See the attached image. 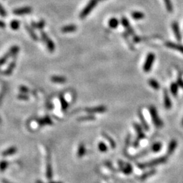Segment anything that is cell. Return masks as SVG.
Listing matches in <instances>:
<instances>
[{"label": "cell", "instance_id": "cb8c5ba5", "mask_svg": "<svg viewBox=\"0 0 183 183\" xmlns=\"http://www.w3.org/2000/svg\"><path fill=\"white\" fill-rule=\"evenodd\" d=\"M162 148V144L160 142H157V143H153L151 147H150V150L153 153H158L161 150Z\"/></svg>", "mask_w": 183, "mask_h": 183}, {"label": "cell", "instance_id": "603a6c76", "mask_svg": "<svg viewBox=\"0 0 183 183\" xmlns=\"http://www.w3.org/2000/svg\"><path fill=\"white\" fill-rule=\"evenodd\" d=\"M38 123L40 126H46V125H51L52 124V121L51 120V119H50V117L48 116H46L45 117L42 118V119H40L39 121H38Z\"/></svg>", "mask_w": 183, "mask_h": 183}, {"label": "cell", "instance_id": "d4e9b609", "mask_svg": "<svg viewBox=\"0 0 183 183\" xmlns=\"http://www.w3.org/2000/svg\"><path fill=\"white\" fill-rule=\"evenodd\" d=\"M131 15L132 17L133 18L134 20H137L143 19L144 18V14L143 12H138V11L132 12Z\"/></svg>", "mask_w": 183, "mask_h": 183}, {"label": "cell", "instance_id": "8992f818", "mask_svg": "<svg viewBox=\"0 0 183 183\" xmlns=\"http://www.w3.org/2000/svg\"><path fill=\"white\" fill-rule=\"evenodd\" d=\"M118 166L119 167V170L126 175L131 174L133 172V168L129 163L123 161L122 160L118 161Z\"/></svg>", "mask_w": 183, "mask_h": 183}, {"label": "cell", "instance_id": "d6986e66", "mask_svg": "<svg viewBox=\"0 0 183 183\" xmlns=\"http://www.w3.org/2000/svg\"><path fill=\"white\" fill-rule=\"evenodd\" d=\"M17 152V149L15 147H12L8 148V149L5 150L4 151H3L2 153V155L4 156V157H7V156H10V155H12Z\"/></svg>", "mask_w": 183, "mask_h": 183}, {"label": "cell", "instance_id": "83f0119b", "mask_svg": "<svg viewBox=\"0 0 183 183\" xmlns=\"http://www.w3.org/2000/svg\"><path fill=\"white\" fill-rule=\"evenodd\" d=\"M15 67H16V62L15 61L12 62L10 65H9V67H8V69L6 70H5V71H4V73L5 75H10L11 73H12L13 70L14 69V68H15Z\"/></svg>", "mask_w": 183, "mask_h": 183}, {"label": "cell", "instance_id": "74e56055", "mask_svg": "<svg viewBox=\"0 0 183 183\" xmlns=\"http://www.w3.org/2000/svg\"><path fill=\"white\" fill-rule=\"evenodd\" d=\"M19 22L18 20H13L12 22L10 23V27L13 29V30H17L19 27Z\"/></svg>", "mask_w": 183, "mask_h": 183}, {"label": "cell", "instance_id": "484cf974", "mask_svg": "<svg viewBox=\"0 0 183 183\" xmlns=\"http://www.w3.org/2000/svg\"><path fill=\"white\" fill-rule=\"evenodd\" d=\"M108 24L111 28L116 29L118 25H119V20H118L116 18H112V19H111L109 20Z\"/></svg>", "mask_w": 183, "mask_h": 183}, {"label": "cell", "instance_id": "f546056e", "mask_svg": "<svg viewBox=\"0 0 183 183\" xmlns=\"http://www.w3.org/2000/svg\"><path fill=\"white\" fill-rule=\"evenodd\" d=\"M170 91L171 93L173 96H176L178 94V85L177 83H172L170 85Z\"/></svg>", "mask_w": 183, "mask_h": 183}, {"label": "cell", "instance_id": "ffe728a7", "mask_svg": "<svg viewBox=\"0 0 183 183\" xmlns=\"http://www.w3.org/2000/svg\"><path fill=\"white\" fill-rule=\"evenodd\" d=\"M86 154V149H85V147L84 145V144L81 143L79 144L78 147V157L79 158L83 157Z\"/></svg>", "mask_w": 183, "mask_h": 183}, {"label": "cell", "instance_id": "2e32d148", "mask_svg": "<svg viewBox=\"0 0 183 183\" xmlns=\"http://www.w3.org/2000/svg\"><path fill=\"white\" fill-rule=\"evenodd\" d=\"M156 172H157V171H156L155 169H152V170H150L149 171H147V172H144V174H142L140 176L139 179L142 181H145L146 179L150 178V177H151L153 175H155L156 174Z\"/></svg>", "mask_w": 183, "mask_h": 183}, {"label": "cell", "instance_id": "e0dca14e", "mask_svg": "<svg viewBox=\"0 0 183 183\" xmlns=\"http://www.w3.org/2000/svg\"><path fill=\"white\" fill-rule=\"evenodd\" d=\"M31 12V8L29 7H26V8L16 9V10L14 11V14H16V15H22V14H29Z\"/></svg>", "mask_w": 183, "mask_h": 183}, {"label": "cell", "instance_id": "5b68a950", "mask_svg": "<svg viewBox=\"0 0 183 183\" xmlns=\"http://www.w3.org/2000/svg\"><path fill=\"white\" fill-rule=\"evenodd\" d=\"M155 59V56L153 53H149L148 55L147 56L145 62H144L143 65V70L145 73H149L150 69H152V67L153 65Z\"/></svg>", "mask_w": 183, "mask_h": 183}, {"label": "cell", "instance_id": "277c9868", "mask_svg": "<svg viewBox=\"0 0 183 183\" xmlns=\"http://www.w3.org/2000/svg\"><path fill=\"white\" fill-rule=\"evenodd\" d=\"M134 129H136V131L137 138L134 142L133 146L135 147V148H138L140 144V141L141 140L144 139V138H145L146 136L143 130V127L140 126L139 124H138L136 123H134Z\"/></svg>", "mask_w": 183, "mask_h": 183}, {"label": "cell", "instance_id": "7c38bea8", "mask_svg": "<svg viewBox=\"0 0 183 183\" xmlns=\"http://www.w3.org/2000/svg\"><path fill=\"white\" fill-rule=\"evenodd\" d=\"M164 99L165 108L167 109H170L172 107V101H171L170 96L166 90H164Z\"/></svg>", "mask_w": 183, "mask_h": 183}, {"label": "cell", "instance_id": "ba28073f", "mask_svg": "<svg viewBox=\"0 0 183 183\" xmlns=\"http://www.w3.org/2000/svg\"><path fill=\"white\" fill-rule=\"evenodd\" d=\"M107 109L105 106H98V107L86 108L85 109V111H86L88 113L94 114V113H105V112L107 111Z\"/></svg>", "mask_w": 183, "mask_h": 183}, {"label": "cell", "instance_id": "bcb514c9", "mask_svg": "<svg viewBox=\"0 0 183 183\" xmlns=\"http://www.w3.org/2000/svg\"><path fill=\"white\" fill-rule=\"evenodd\" d=\"M4 26H5L4 22L0 21V27H4Z\"/></svg>", "mask_w": 183, "mask_h": 183}, {"label": "cell", "instance_id": "7dc6e473", "mask_svg": "<svg viewBox=\"0 0 183 183\" xmlns=\"http://www.w3.org/2000/svg\"><path fill=\"white\" fill-rule=\"evenodd\" d=\"M49 183H63V182H52V181H51V182H50Z\"/></svg>", "mask_w": 183, "mask_h": 183}, {"label": "cell", "instance_id": "60d3db41", "mask_svg": "<svg viewBox=\"0 0 183 183\" xmlns=\"http://www.w3.org/2000/svg\"><path fill=\"white\" fill-rule=\"evenodd\" d=\"M105 165L107 167H109V169H111V170H112V171H116V169H115V167H113V165H112V164L111 163L110 161H105Z\"/></svg>", "mask_w": 183, "mask_h": 183}, {"label": "cell", "instance_id": "4316f807", "mask_svg": "<svg viewBox=\"0 0 183 183\" xmlns=\"http://www.w3.org/2000/svg\"><path fill=\"white\" fill-rule=\"evenodd\" d=\"M59 100H60V104H61V108L63 109V111H66L68 107H69V104H68V102H67V100H65V98H64V96L63 95H60L59 96Z\"/></svg>", "mask_w": 183, "mask_h": 183}, {"label": "cell", "instance_id": "7a4b0ae2", "mask_svg": "<svg viewBox=\"0 0 183 183\" xmlns=\"http://www.w3.org/2000/svg\"><path fill=\"white\" fill-rule=\"evenodd\" d=\"M149 113L150 115V117H151V119L153 123L155 126L156 128H161L163 127L164 126V123L162 122L161 119H160V117H159V115L157 113V109L155 107H150L149 109Z\"/></svg>", "mask_w": 183, "mask_h": 183}, {"label": "cell", "instance_id": "d590c367", "mask_svg": "<svg viewBox=\"0 0 183 183\" xmlns=\"http://www.w3.org/2000/svg\"><path fill=\"white\" fill-rule=\"evenodd\" d=\"M10 57V54H9L8 52H7L6 54L3 56V57L1 58H0V67H1L3 65V64L6 63L8 59Z\"/></svg>", "mask_w": 183, "mask_h": 183}, {"label": "cell", "instance_id": "8d00e7d4", "mask_svg": "<svg viewBox=\"0 0 183 183\" xmlns=\"http://www.w3.org/2000/svg\"><path fill=\"white\" fill-rule=\"evenodd\" d=\"M26 31H28V32L29 33V35H30V36L32 37V39H33L35 41H37V36L34 33V31H33V29L29 27V26H26Z\"/></svg>", "mask_w": 183, "mask_h": 183}, {"label": "cell", "instance_id": "b9f144b4", "mask_svg": "<svg viewBox=\"0 0 183 183\" xmlns=\"http://www.w3.org/2000/svg\"><path fill=\"white\" fill-rule=\"evenodd\" d=\"M19 90L20 92H21V93H23V94H26L27 92H29V91L28 88H26L25 86H20Z\"/></svg>", "mask_w": 183, "mask_h": 183}, {"label": "cell", "instance_id": "44dd1931", "mask_svg": "<svg viewBox=\"0 0 183 183\" xmlns=\"http://www.w3.org/2000/svg\"><path fill=\"white\" fill-rule=\"evenodd\" d=\"M102 136L104 137L105 139L109 142V144H110V146H111V147L112 149L116 148V142H115V140L110 136H109V134H107V133H105V132H102Z\"/></svg>", "mask_w": 183, "mask_h": 183}, {"label": "cell", "instance_id": "ab89813d", "mask_svg": "<svg viewBox=\"0 0 183 183\" xmlns=\"http://www.w3.org/2000/svg\"><path fill=\"white\" fill-rule=\"evenodd\" d=\"M17 98H18V99L22 100H29V96L27 95H26V94H23V93H21V94H20L19 95H18Z\"/></svg>", "mask_w": 183, "mask_h": 183}, {"label": "cell", "instance_id": "4dcf8cb0", "mask_svg": "<svg viewBox=\"0 0 183 183\" xmlns=\"http://www.w3.org/2000/svg\"><path fill=\"white\" fill-rule=\"evenodd\" d=\"M19 50H20V48L19 46H14L13 47H12L8 52L9 53V54H10V57H13V56H15L16 54H17L18 52H19Z\"/></svg>", "mask_w": 183, "mask_h": 183}, {"label": "cell", "instance_id": "c3c4849f", "mask_svg": "<svg viewBox=\"0 0 183 183\" xmlns=\"http://www.w3.org/2000/svg\"><path fill=\"white\" fill-rule=\"evenodd\" d=\"M182 126H183V119H182Z\"/></svg>", "mask_w": 183, "mask_h": 183}, {"label": "cell", "instance_id": "f6af8a7d", "mask_svg": "<svg viewBox=\"0 0 183 183\" xmlns=\"http://www.w3.org/2000/svg\"><path fill=\"white\" fill-rule=\"evenodd\" d=\"M2 182L3 183H12L9 181H8V180H6V179H2Z\"/></svg>", "mask_w": 183, "mask_h": 183}, {"label": "cell", "instance_id": "ac0fdd59", "mask_svg": "<svg viewBox=\"0 0 183 183\" xmlns=\"http://www.w3.org/2000/svg\"><path fill=\"white\" fill-rule=\"evenodd\" d=\"M51 81L55 84H64L67 81V79L63 76H52Z\"/></svg>", "mask_w": 183, "mask_h": 183}, {"label": "cell", "instance_id": "ee69618b", "mask_svg": "<svg viewBox=\"0 0 183 183\" xmlns=\"http://www.w3.org/2000/svg\"><path fill=\"white\" fill-rule=\"evenodd\" d=\"M177 84H178V86L181 88H183V80L181 78H178V81H177Z\"/></svg>", "mask_w": 183, "mask_h": 183}, {"label": "cell", "instance_id": "8fae6325", "mask_svg": "<svg viewBox=\"0 0 183 183\" xmlns=\"http://www.w3.org/2000/svg\"><path fill=\"white\" fill-rule=\"evenodd\" d=\"M53 176L52 172V167L51 164V161H50V155H48L47 157V165H46V177L47 178L50 180L52 179Z\"/></svg>", "mask_w": 183, "mask_h": 183}, {"label": "cell", "instance_id": "f1b7e54d", "mask_svg": "<svg viewBox=\"0 0 183 183\" xmlns=\"http://www.w3.org/2000/svg\"><path fill=\"white\" fill-rule=\"evenodd\" d=\"M149 84L151 88H153L154 90H157L159 89L160 88V85H159V84L158 83L157 81H156L154 79H150L149 81Z\"/></svg>", "mask_w": 183, "mask_h": 183}, {"label": "cell", "instance_id": "3957f363", "mask_svg": "<svg viewBox=\"0 0 183 183\" xmlns=\"http://www.w3.org/2000/svg\"><path fill=\"white\" fill-rule=\"evenodd\" d=\"M98 2V0H90L89 3L86 5V6H85L83 9V10L81 12L80 14H79V18H80L81 19H84L87 16L89 15L91 12L96 7Z\"/></svg>", "mask_w": 183, "mask_h": 183}, {"label": "cell", "instance_id": "30bf717a", "mask_svg": "<svg viewBox=\"0 0 183 183\" xmlns=\"http://www.w3.org/2000/svg\"><path fill=\"white\" fill-rule=\"evenodd\" d=\"M121 22H122V25L124 26L129 35H134V31L133 30V29H132L130 24H129L128 20L127 19L126 17H123L122 20H121Z\"/></svg>", "mask_w": 183, "mask_h": 183}, {"label": "cell", "instance_id": "d6a6232c", "mask_svg": "<svg viewBox=\"0 0 183 183\" xmlns=\"http://www.w3.org/2000/svg\"><path fill=\"white\" fill-rule=\"evenodd\" d=\"M98 147L100 151L102 153L107 152L108 150V147L107 146V144L103 143V142H100L98 144Z\"/></svg>", "mask_w": 183, "mask_h": 183}, {"label": "cell", "instance_id": "5bb4252c", "mask_svg": "<svg viewBox=\"0 0 183 183\" xmlns=\"http://www.w3.org/2000/svg\"><path fill=\"white\" fill-rule=\"evenodd\" d=\"M166 46L167 47V48L173 49V50H177V51L181 52L183 54V46L181 45V44H178L176 43L169 42L166 43Z\"/></svg>", "mask_w": 183, "mask_h": 183}, {"label": "cell", "instance_id": "4fadbf2b", "mask_svg": "<svg viewBox=\"0 0 183 183\" xmlns=\"http://www.w3.org/2000/svg\"><path fill=\"white\" fill-rule=\"evenodd\" d=\"M177 141L176 140H172L167 147V155H172L174 152L175 151V150L177 147Z\"/></svg>", "mask_w": 183, "mask_h": 183}, {"label": "cell", "instance_id": "7402d4cb", "mask_svg": "<svg viewBox=\"0 0 183 183\" xmlns=\"http://www.w3.org/2000/svg\"><path fill=\"white\" fill-rule=\"evenodd\" d=\"M77 30V26L74 25H69L63 26L61 29V31L63 33H71V32H74Z\"/></svg>", "mask_w": 183, "mask_h": 183}, {"label": "cell", "instance_id": "9c48e42d", "mask_svg": "<svg viewBox=\"0 0 183 183\" xmlns=\"http://www.w3.org/2000/svg\"><path fill=\"white\" fill-rule=\"evenodd\" d=\"M172 28L174 33L175 37L176 38V40L178 41V42H181L182 40V35L181 33V30H180V27L179 25L177 22H173L172 24Z\"/></svg>", "mask_w": 183, "mask_h": 183}, {"label": "cell", "instance_id": "681fc988", "mask_svg": "<svg viewBox=\"0 0 183 183\" xmlns=\"http://www.w3.org/2000/svg\"><path fill=\"white\" fill-rule=\"evenodd\" d=\"M0 123H1V118H0Z\"/></svg>", "mask_w": 183, "mask_h": 183}, {"label": "cell", "instance_id": "e575fe53", "mask_svg": "<svg viewBox=\"0 0 183 183\" xmlns=\"http://www.w3.org/2000/svg\"><path fill=\"white\" fill-rule=\"evenodd\" d=\"M164 3L165 5H166L167 10L170 12H172L173 10V6L172 2H171V0H164Z\"/></svg>", "mask_w": 183, "mask_h": 183}, {"label": "cell", "instance_id": "6da1fadb", "mask_svg": "<svg viewBox=\"0 0 183 183\" xmlns=\"http://www.w3.org/2000/svg\"><path fill=\"white\" fill-rule=\"evenodd\" d=\"M167 156H161L157 158H155L153 160H150L147 162H144V163H138L137 166L140 169H146V168H149V167H153L155 166H159V165L163 164L166 163L167 161Z\"/></svg>", "mask_w": 183, "mask_h": 183}, {"label": "cell", "instance_id": "f35d334b", "mask_svg": "<svg viewBox=\"0 0 183 183\" xmlns=\"http://www.w3.org/2000/svg\"><path fill=\"white\" fill-rule=\"evenodd\" d=\"M45 26V22L44 21H41L39 23H37V24H33V26L35 29H41L44 27Z\"/></svg>", "mask_w": 183, "mask_h": 183}, {"label": "cell", "instance_id": "f907efd6", "mask_svg": "<svg viewBox=\"0 0 183 183\" xmlns=\"http://www.w3.org/2000/svg\"><path fill=\"white\" fill-rule=\"evenodd\" d=\"M100 1H103V0H100Z\"/></svg>", "mask_w": 183, "mask_h": 183}, {"label": "cell", "instance_id": "52a82bcc", "mask_svg": "<svg viewBox=\"0 0 183 183\" xmlns=\"http://www.w3.org/2000/svg\"><path fill=\"white\" fill-rule=\"evenodd\" d=\"M41 35H42V38L43 41L46 43L47 48H48L49 51L50 52H54L55 44L52 42V40L48 37V35H47L45 32H42V33H41Z\"/></svg>", "mask_w": 183, "mask_h": 183}, {"label": "cell", "instance_id": "1f68e13d", "mask_svg": "<svg viewBox=\"0 0 183 183\" xmlns=\"http://www.w3.org/2000/svg\"><path fill=\"white\" fill-rule=\"evenodd\" d=\"M9 166L8 161L5 160H2L0 161V172H5Z\"/></svg>", "mask_w": 183, "mask_h": 183}, {"label": "cell", "instance_id": "836d02e7", "mask_svg": "<svg viewBox=\"0 0 183 183\" xmlns=\"http://www.w3.org/2000/svg\"><path fill=\"white\" fill-rule=\"evenodd\" d=\"M95 119L96 117L94 116H91V115H90V116L79 117L78 119V121H79V122H86V121H92Z\"/></svg>", "mask_w": 183, "mask_h": 183}, {"label": "cell", "instance_id": "9a60e30c", "mask_svg": "<svg viewBox=\"0 0 183 183\" xmlns=\"http://www.w3.org/2000/svg\"><path fill=\"white\" fill-rule=\"evenodd\" d=\"M138 117H139V119L140 120V123H141V125H142V127L145 129L146 131H148L149 129V124L147 123V121L145 119V118H144V116L143 113H142L141 111H138Z\"/></svg>", "mask_w": 183, "mask_h": 183}, {"label": "cell", "instance_id": "7bdbcfd3", "mask_svg": "<svg viewBox=\"0 0 183 183\" xmlns=\"http://www.w3.org/2000/svg\"><path fill=\"white\" fill-rule=\"evenodd\" d=\"M0 15H2V16H6V12H5L4 9L2 7L1 5H0Z\"/></svg>", "mask_w": 183, "mask_h": 183}]
</instances>
